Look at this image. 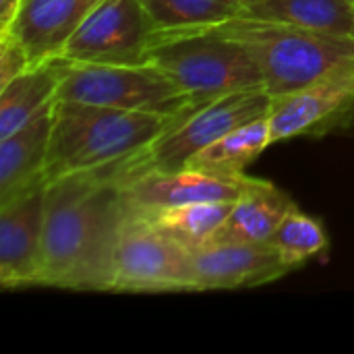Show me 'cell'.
<instances>
[{
	"label": "cell",
	"mask_w": 354,
	"mask_h": 354,
	"mask_svg": "<svg viewBox=\"0 0 354 354\" xmlns=\"http://www.w3.org/2000/svg\"><path fill=\"white\" fill-rule=\"evenodd\" d=\"M54 102L27 124L0 139V207L46 183Z\"/></svg>",
	"instance_id": "14"
},
{
	"label": "cell",
	"mask_w": 354,
	"mask_h": 354,
	"mask_svg": "<svg viewBox=\"0 0 354 354\" xmlns=\"http://www.w3.org/2000/svg\"><path fill=\"white\" fill-rule=\"evenodd\" d=\"M104 0H23L12 23V35L27 52L29 66L60 56L71 35Z\"/></svg>",
	"instance_id": "12"
},
{
	"label": "cell",
	"mask_w": 354,
	"mask_h": 354,
	"mask_svg": "<svg viewBox=\"0 0 354 354\" xmlns=\"http://www.w3.org/2000/svg\"><path fill=\"white\" fill-rule=\"evenodd\" d=\"M234 201H205L158 209H141L162 232L180 243L191 253L199 251L216 228L228 218ZM139 209V207H137Z\"/></svg>",
	"instance_id": "19"
},
{
	"label": "cell",
	"mask_w": 354,
	"mask_h": 354,
	"mask_svg": "<svg viewBox=\"0 0 354 354\" xmlns=\"http://www.w3.org/2000/svg\"><path fill=\"white\" fill-rule=\"evenodd\" d=\"M143 174L139 151L46 183L41 286L110 292L116 234L129 207L124 189Z\"/></svg>",
	"instance_id": "1"
},
{
	"label": "cell",
	"mask_w": 354,
	"mask_h": 354,
	"mask_svg": "<svg viewBox=\"0 0 354 354\" xmlns=\"http://www.w3.org/2000/svg\"><path fill=\"white\" fill-rule=\"evenodd\" d=\"M149 64L168 75L199 104L239 89L263 87V75L253 56L218 27L158 31L149 50Z\"/></svg>",
	"instance_id": "4"
},
{
	"label": "cell",
	"mask_w": 354,
	"mask_h": 354,
	"mask_svg": "<svg viewBox=\"0 0 354 354\" xmlns=\"http://www.w3.org/2000/svg\"><path fill=\"white\" fill-rule=\"evenodd\" d=\"M241 17L354 37V0H247Z\"/></svg>",
	"instance_id": "16"
},
{
	"label": "cell",
	"mask_w": 354,
	"mask_h": 354,
	"mask_svg": "<svg viewBox=\"0 0 354 354\" xmlns=\"http://www.w3.org/2000/svg\"><path fill=\"white\" fill-rule=\"evenodd\" d=\"M60 79L62 64L58 58H54L21 73L0 89V139L12 135L37 112L56 102Z\"/></svg>",
	"instance_id": "17"
},
{
	"label": "cell",
	"mask_w": 354,
	"mask_h": 354,
	"mask_svg": "<svg viewBox=\"0 0 354 354\" xmlns=\"http://www.w3.org/2000/svg\"><path fill=\"white\" fill-rule=\"evenodd\" d=\"M29 68V58L23 46L12 35L0 37V89Z\"/></svg>",
	"instance_id": "22"
},
{
	"label": "cell",
	"mask_w": 354,
	"mask_h": 354,
	"mask_svg": "<svg viewBox=\"0 0 354 354\" xmlns=\"http://www.w3.org/2000/svg\"><path fill=\"white\" fill-rule=\"evenodd\" d=\"M218 29L243 44L253 56L272 97L290 95L354 58L353 35L245 17L230 19Z\"/></svg>",
	"instance_id": "3"
},
{
	"label": "cell",
	"mask_w": 354,
	"mask_h": 354,
	"mask_svg": "<svg viewBox=\"0 0 354 354\" xmlns=\"http://www.w3.org/2000/svg\"><path fill=\"white\" fill-rule=\"evenodd\" d=\"M354 108V58L332 68L307 87L274 97L270 110V145L330 129Z\"/></svg>",
	"instance_id": "9"
},
{
	"label": "cell",
	"mask_w": 354,
	"mask_h": 354,
	"mask_svg": "<svg viewBox=\"0 0 354 354\" xmlns=\"http://www.w3.org/2000/svg\"><path fill=\"white\" fill-rule=\"evenodd\" d=\"M272 104L274 97L266 87H249L220 95L176 116L170 127L143 149V162L149 172L183 170L185 164L209 143L236 127L268 116Z\"/></svg>",
	"instance_id": "7"
},
{
	"label": "cell",
	"mask_w": 354,
	"mask_h": 354,
	"mask_svg": "<svg viewBox=\"0 0 354 354\" xmlns=\"http://www.w3.org/2000/svg\"><path fill=\"white\" fill-rule=\"evenodd\" d=\"M193 270L195 292L261 286L292 272L270 241L199 249L193 253Z\"/></svg>",
	"instance_id": "11"
},
{
	"label": "cell",
	"mask_w": 354,
	"mask_h": 354,
	"mask_svg": "<svg viewBox=\"0 0 354 354\" xmlns=\"http://www.w3.org/2000/svg\"><path fill=\"white\" fill-rule=\"evenodd\" d=\"M292 207H297V203L286 191L266 178L251 176V183L234 201L228 218L216 228L201 249L239 243H266Z\"/></svg>",
	"instance_id": "15"
},
{
	"label": "cell",
	"mask_w": 354,
	"mask_h": 354,
	"mask_svg": "<svg viewBox=\"0 0 354 354\" xmlns=\"http://www.w3.org/2000/svg\"><path fill=\"white\" fill-rule=\"evenodd\" d=\"M58 60L62 64V79L56 91L58 102L141 110L164 116H180L203 106L153 64L114 66Z\"/></svg>",
	"instance_id": "5"
},
{
	"label": "cell",
	"mask_w": 354,
	"mask_h": 354,
	"mask_svg": "<svg viewBox=\"0 0 354 354\" xmlns=\"http://www.w3.org/2000/svg\"><path fill=\"white\" fill-rule=\"evenodd\" d=\"M110 292H195L193 253L129 203L116 234Z\"/></svg>",
	"instance_id": "6"
},
{
	"label": "cell",
	"mask_w": 354,
	"mask_h": 354,
	"mask_svg": "<svg viewBox=\"0 0 354 354\" xmlns=\"http://www.w3.org/2000/svg\"><path fill=\"white\" fill-rule=\"evenodd\" d=\"M23 6V0H0V37H6Z\"/></svg>",
	"instance_id": "23"
},
{
	"label": "cell",
	"mask_w": 354,
	"mask_h": 354,
	"mask_svg": "<svg viewBox=\"0 0 354 354\" xmlns=\"http://www.w3.org/2000/svg\"><path fill=\"white\" fill-rule=\"evenodd\" d=\"M176 116L156 112L54 102L46 183L108 166L143 151Z\"/></svg>",
	"instance_id": "2"
},
{
	"label": "cell",
	"mask_w": 354,
	"mask_h": 354,
	"mask_svg": "<svg viewBox=\"0 0 354 354\" xmlns=\"http://www.w3.org/2000/svg\"><path fill=\"white\" fill-rule=\"evenodd\" d=\"M251 176H214L183 168L176 172L151 170L124 189V197L133 207L139 209H158L187 203H205V201H236Z\"/></svg>",
	"instance_id": "13"
},
{
	"label": "cell",
	"mask_w": 354,
	"mask_h": 354,
	"mask_svg": "<svg viewBox=\"0 0 354 354\" xmlns=\"http://www.w3.org/2000/svg\"><path fill=\"white\" fill-rule=\"evenodd\" d=\"M160 33L220 27L241 17L243 0H139Z\"/></svg>",
	"instance_id": "20"
},
{
	"label": "cell",
	"mask_w": 354,
	"mask_h": 354,
	"mask_svg": "<svg viewBox=\"0 0 354 354\" xmlns=\"http://www.w3.org/2000/svg\"><path fill=\"white\" fill-rule=\"evenodd\" d=\"M243 2H247V0H243Z\"/></svg>",
	"instance_id": "24"
},
{
	"label": "cell",
	"mask_w": 354,
	"mask_h": 354,
	"mask_svg": "<svg viewBox=\"0 0 354 354\" xmlns=\"http://www.w3.org/2000/svg\"><path fill=\"white\" fill-rule=\"evenodd\" d=\"M270 243L278 249L284 263L297 270L305 261L319 257L330 247V236L317 218L292 207L274 230Z\"/></svg>",
	"instance_id": "21"
},
{
	"label": "cell",
	"mask_w": 354,
	"mask_h": 354,
	"mask_svg": "<svg viewBox=\"0 0 354 354\" xmlns=\"http://www.w3.org/2000/svg\"><path fill=\"white\" fill-rule=\"evenodd\" d=\"M158 27L139 0H104L71 35L58 58L83 64H149Z\"/></svg>",
	"instance_id": "8"
},
{
	"label": "cell",
	"mask_w": 354,
	"mask_h": 354,
	"mask_svg": "<svg viewBox=\"0 0 354 354\" xmlns=\"http://www.w3.org/2000/svg\"><path fill=\"white\" fill-rule=\"evenodd\" d=\"M46 183L0 207L2 288L41 286Z\"/></svg>",
	"instance_id": "10"
},
{
	"label": "cell",
	"mask_w": 354,
	"mask_h": 354,
	"mask_svg": "<svg viewBox=\"0 0 354 354\" xmlns=\"http://www.w3.org/2000/svg\"><path fill=\"white\" fill-rule=\"evenodd\" d=\"M270 116V114H268ZM261 116L253 122L236 127L218 141L197 151L185 168L214 176H243L245 168L270 147V120Z\"/></svg>",
	"instance_id": "18"
}]
</instances>
